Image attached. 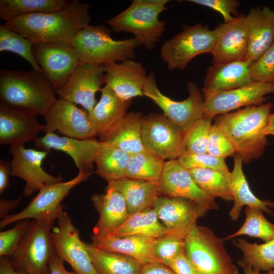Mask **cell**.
<instances>
[{
  "instance_id": "22",
  "label": "cell",
  "mask_w": 274,
  "mask_h": 274,
  "mask_svg": "<svg viewBox=\"0 0 274 274\" xmlns=\"http://www.w3.org/2000/svg\"><path fill=\"white\" fill-rule=\"evenodd\" d=\"M40 150L50 153L51 149L67 154L74 160L79 170L92 172L96 156L102 143L95 139L81 140L60 136L54 132H47L33 141Z\"/></svg>"
},
{
  "instance_id": "17",
  "label": "cell",
  "mask_w": 274,
  "mask_h": 274,
  "mask_svg": "<svg viewBox=\"0 0 274 274\" xmlns=\"http://www.w3.org/2000/svg\"><path fill=\"white\" fill-rule=\"evenodd\" d=\"M152 208L168 233L185 237L197 224V219L208 211L202 205L191 199L164 196L158 197Z\"/></svg>"
},
{
  "instance_id": "15",
  "label": "cell",
  "mask_w": 274,
  "mask_h": 274,
  "mask_svg": "<svg viewBox=\"0 0 274 274\" xmlns=\"http://www.w3.org/2000/svg\"><path fill=\"white\" fill-rule=\"evenodd\" d=\"M9 152L13 156L11 161L10 176L23 179L25 184L24 195L28 196L46 185L62 182L63 177H54L45 172L42 167L48 152L24 146L10 147Z\"/></svg>"
},
{
  "instance_id": "45",
  "label": "cell",
  "mask_w": 274,
  "mask_h": 274,
  "mask_svg": "<svg viewBox=\"0 0 274 274\" xmlns=\"http://www.w3.org/2000/svg\"><path fill=\"white\" fill-rule=\"evenodd\" d=\"M30 221L22 220L15 223L14 227L0 232V257H10L27 232Z\"/></svg>"
},
{
  "instance_id": "53",
  "label": "cell",
  "mask_w": 274,
  "mask_h": 274,
  "mask_svg": "<svg viewBox=\"0 0 274 274\" xmlns=\"http://www.w3.org/2000/svg\"><path fill=\"white\" fill-rule=\"evenodd\" d=\"M0 274H28L23 271L16 270L12 266L9 257H0Z\"/></svg>"
},
{
  "instance_id": "28",
  "label": "cell",
  "mask_w": 274,
  "mask_h": 274,
  "mask_svg": "<svg viewBox=\"0 0 274 274\" xmlns=\"http://www.w3.org/2000/svg\"><path fill=\"white\" fill-rule=\"evenodd\" d=\"M248 59L213 64L206 74L202 88L214 91H225L245 86L252 82Z\"/></svg>"
},
{
  "instance_id": "6",
  "label": "cell",
  "mask_w": 274,
  "mask_h": 274,
  "mask_svg": "<svg viewBox=\"0 0 274 274\" xmlns=\"http://www.w3.org/2000/svg\"><path fill=\"white\" fill-rule=\"evenodd\" d=\"M225 241L209 227L195 225L185 238L184 253L196 274H239Z\"/></svg>"
},
{
  "instance_id": "25",
  "label": "cell",
  "mask_w": 274,
  "mask_h": 274,
  "mask_svg": "<svg viewBox=\"0 0 274 274\" xmlns=\"http://www.w3.org/2000/svg\"><path fill=\"white\" fill-rule=\"evenodd\" d=\"M245 18L249 36L246 59L254 62L274 43V10L268 6L252 8Z\"/></svg>"
},
{
  "instance_id": "36",
  "label": "cell",
  "mask_w": 274,
  "mask_h": 274,
  "mask_svg": "<svg viewBox=\"0 0 274 274\" xmlns=\"http://www.w3.org/2000/svg\"><path fill=\"white\" fill-rule=\"evenodd\" d=\"M188 170L197 186L207 195L214 198L219 197L227 201L233 200L228 180L229 170L208 168Z\"/></svg>"
},
{
  "instance_id": "9",
  "label": "cell",
  "mask_w": 274,
  "mask_h": 274,
  "mask_svg": "<svg viewBox=\"0 0 274 274\" xmlns=\"http://www.w3.org/2000/svg\"><path fill=\"white\" fill-rule=\"evenodd\" d=\"M188 97L175 101L163 94L159 89L154 72L148 76L143 87V94L150 98L163 112V114L178 125L185 133L197 120L203 117L204 97L196 84H187Z\"/></svg>"
},
{
  "instance_id": "30",
  "label": "cell",
  "mask_w": 274,
  "mask_h": 274,
  "mask_svg": "<svg viewBox=\"0 0 274 274\" xmlns=\"http://www.w3.org/2000/svg\"><path fill=\"white\" fill-rule=\"evenodd\" d=\"M106 188L116 190L122 195L129 214L152 208L160 196L158 183L126 177L108 182Z\"/></svg>"
},
{
  "instance_id": "47",
  "label": "cell",
  "mask_w": 274,
  "mask_h": 274,
  "mask_svg": "<svg viewBox=\"0 0 274 274\" xmlns=\"http://www.w3.org/2000/svg\"><path fill=\"white\" fill-rule=\"evenodd\" d=\"M188 2L211 8L219 12L224 22H228L237 17L236 9L240 3L236 0H189Z\"/></svg>"
},
{
  "instance_id": "5",
  "label": "cell",
  "mask_w": 274,
  "mask_h": 274,
  "mask_svg": "<svg viewBox=\"0 0 274 274\" xmlns=\"http://www.w3.org/2000/svg\"><path fill=\"white\" fill-rule=\"evenodd\" d=\"M168 0H133L130 5L107 22L114 32L132 33L142 45L153 50L165 30L159 15L167 9Z\"/></svg>"
},
{
  "instance_id": "39",
  "label": "cell",
  "mask_w": 274,
  "mask_h": 274,
  "mask_svg": "<svg viewBox=\"0 0 274 274\" xmlns=\"http://www.w3.org/2000/svg\"><path fill=\"white\" fill-rule=\"evenodd\" d=\"M245 214V220L240 228L223 238L224 241L241 235L258 238L264 242L274 239V224L266 219L261 210L246 207Z\"/></svg>"
},
{
  "instance_id": "14",
  "label": "cell",
  "mask_w": 274,
  "mask_h": 274,
  "mask_svg": "<svg viewBox=\"0 0 274 274\" xmlns=\"http://www.w3.org/2000/svg\"><path fill=\"white\" fill-rule=\"evenodd\" d=\"M35 58L55 91L60 88L81 63L69 43H48L34 44Z\"/></svg>"
},
{
  "instance_id": "21",
  "label": "cell",
  "mask_w": 274,
  "mask_h": 274,
  "mask_svg": "<svg viewBox=\"0 0 274 274\" xmlns=\"http://www.w3.org/2000/svg\"><path fill=\"white\" fill-rule=\"evenodd\" d=\"M104 81L121 99L129 101L143 96L148 75L143 65L132 59L104 65Z\"/></svg>"
},
{
  "instance_id": "46",
  "label": "cell",
  "mask_w": 274,
  "mask_h": 274,
  "mask_svg": "<svg viewBox=\"0 0 274 274\" xmlns=\"http://www.w3.org/2000/svg\"><path fill=\"white\" fill-rule=\"evenodd\" d=\"M207 153L221 158L234 156L235 149L229 140L215 124H213L209 135Z\"/></svg>"
},
{
  "instance_id": "51",
  "label": "cell",
  "mask_w": 274,
  "mask_h": 274,
  "mask_svg": "<svg viewBox=\"0 0 274 274\" xmlns=\"http://www.w3.org/2000/svg\"><path fill=\"white\" fill-rule=\"evenodd\" d=\"M10 163L0 160V194L9 186V178L10 175Z\"/></svg>"
},
{
  "instance_id": "32",
  "label": "cell",
  "mask_w": 274,
  "mask_h": 274,
  "mask_svg": "<svg viewBox=\"0 0 274 274\" xmlns=\"http://www.w3.org/2000/svg\"><path fill=\"white\" fill-rule=\"evenodd\" d=\"M85 245L98 274H139L142 264L134 258L100 250L92 243Z\"/></svg>"
},
{
  "instance_id": "50",
  "label": "cell",
  "mask_w": 274,
  "mask_h": 274,
  "mask_svg": "<svg viewBox=\"0 0 274 274\" xmlns=\"http://www.w3.org/2000/svg\"><path fill=\"white\" fill-rule=\"evenodd\" d=\"M64 261L55 252L51 257L49 266L50 274H77L75 271H70L65 268Z\"/></svg>"
},
{
  "instance_id": "35",
  "label": "cell",
  "mask_w": 274,
  "mask_h": 274,
  "mask_svg": "<svg viewBox=\"0 0 274 274\" xmlns=\"http://www.w3.org/2000/svg\"><path fill=\"white\" fill-rule=\"evenodd\" d=\"M66 0H0V19L6 22L36 13H50L62 9Z\"/></svg>"
},
{
  "instance_id": "26",
  "label": "cell",
  "mask_w": 274,
  "mask_h": 274,
  "mask_svg": "<svg viewBox=\"0 0 274 274\" xmlns=\"http://www.w3.org/2000/svg\"><path fill=\"white\" fill-rule=\"evenodd\" d=\"M142 118L140 113H126L101 132L98 135L99 141L130 155L148 151L144 147L141 139Z\"/></svg>"
},
{
  "instance_id": "31",
  "label": "cell",
  "mask_w": 274,
  "mask_h": 274,
  "mask_svg": "<svg viewBox=\"0 0 274 274\" xmlns=\"http://www.w3.org/2000/svg\"><path fill=\"white\" fill-rule=\"evenodd\" d=\"M100 91L99 100L91 111L87 112L88 120L96 135L124 116L131 101L121 99L107 85Z\"/></svg>"
},
{
  "instance_id": "54",
  "label": "cell",
  "mask_w": 274,
  "mask_h": 274,
  "mask_svg": "<svg viewBox=\"0 0 274 274\" xmlns=\"http://www.w3.org/2000/svg\"><path fill=\"white\" fill-rule=\"evenodd\" d=\"M237 263L238 265L243 269L245 274H274V270L262 273L260 271L253 269L249 264L244 263L240 260Z\"/></svg>"
},
{
  "instance_id": "29",
  "label": "cell",
  "mask_w": 274,
  "mask_h": 274,
  "mask_svg": "<svg viewBox=\"0 0 274 274\" xmlns=\"http://www.w3.org/2000/svg\"><path fill=\"white\" fill-rule=\"evenodd\" d=\"M233 167L228 176L234 201L229 212L231 220L235 221L238 219L244 206L257 208L269 215H273V212L271 208H274V202L261 200L253 194L243 172V160L236 154L233 156Z\"/></svg>"
},
{
  "instance_id": "20",
  "label": "cell",
  "mask_w": 274,
  "mask_h": 274,
  "mask_svg": "<svg viewBox=\"0 0 274 274\" xmlns=\"http://www.w3.org/2000/svg\"><path fill=\"white\" fill-rule=\"evenodd\" d=\"M44 117L45 133L57 131L65 136L81 140L97 136L88 120L87 112L69 101L57 99Z\"/></svg>"
},
{
  "instance_id": "10",
  "label": "cell",
  "mask_w": 274,
  "mask_h": 274,
  "mask_svg": "<svg viewBox=\"0 0 274 274\" xmlns=\"http://www.w3.org/2000/svg\"><path fill=\"white\" fill-rule=\"evenodd\" d=\"M92 174L79 170L77 176L70 181L43 187L23 210L1 219L0 228L25 219L57 220L64 211L65 206L61 204L64 198L73 188L87 180Z\"/></svg>"
},
{
  "instance_id": "41",
  "label": "cell",
  "mask_w": 274,
  "mask_h": 274,
  "mask_svg": "<svg viewBox=\"0 0 274 274\" xmlns=\"http://www.w3.org/2000/svg\"><path fill=\"white\" fill-rule=\"evenodd\" d=\"M213 118L202 117L195 122L184 133V144L186 152L207 153V147Z\"/></svg>"
},
{
  "instance_id": "43",
  "label": "cell",
  "mask_w": 274,
  "mask_h": 274,
  "mask_svg": "<svg viewBox=\"0 0 274 274\" xmlns=\"http://www.w3.org/2000/svg\"><path fill=\"white\" fill-rule=\"evenodd\" d=\"M177 160L184 167L187 169L208 168L228 170L225 159L214 156L208 153H194L186 152Z\"/></svg>"
},
{
  "instance_id": "4",
  "label": "cell",
  "mask_w": 274,
  "mask_h": 274,
  "mask_svg": "<svg viewBox=\"0 0 274 274\" xmlns=\"http://www.w3.org/2000/svg\"><path fill=\"white\" fill-rule=\"evenodd\" d=\"M110 30L102 25H87L79 30L70 44L81 63L105 65L135 58V49L142 46L134 38L114 40Z\"/></svg>"
},
{
  "instance_id": "11",
  "label": "cell",
  "mask_w": 274,
  "mask_h": 274,
  "mask_svg": "<svg viewBox=\"0 0 274 274\" xmlns=\"http://www.w3.org/2000/svg\"><path fill=\"white\" fill-rule=\"evenodd\" d=\"M184 133L163 114L142 118L141 139L145 149L165 159H177L186 152Z\"/></svg>"
},
{
  "instance_id": "3",
  "label": "cell",
  "mask_w": 274,
  "mask_h": 274,
  "mask_svg": "<svg viewBox=\"0 0 274 274\" xmlns=\"http://www.w3.org/2000/svg\"><path fill=\"white\" fill-rule=\"evenodd\" d=\"M273 105L268 102L218 115L214 123L229 140L235 152L248 163L259 158L267 145L264 131Z\"/></svg>"
},
{
  "instance_id": "48",
  "label": "cell",
  "mask_w": 274,
  "mask_h": 274,
  "mask_svg": "<svg viewBox=\"0 0 274 274\" xmlns=\"http://www.w3.org/2000/svg\"><path fill=\"white\" fill-rule=\"evenodd\" d=\"M167 266L176 274H196L184 250L173 259Z\"/></svg>"
},
{
  "instance_id": "13",
  "label": "cell",
  "mask_w": 274,
  "mask_h": 274,
  "mask_svg": "<svg viewBox=\"0 0 274 274\" xmlns=\"http://www.w3.org/2000/svg\"><path fill=\"white\" fill-rule=\"evenodd\" d=\"M57 225L51 232L56 253L67 262L77 274H98L95 269L85 243L80 238V231L70 216L63 211L57 219Z\"/></svg>"
},
{
  "instance_id": "19",
  "label": "cell",
  "mask_w": 274,
  "mask_h": 274,
  "mask_svg": "<svg viewBox=\"0 0 274 274\" xmlns=\"http://www.w3.org/2000/svg\"><path fill=\"white\" fill-rule=\"evenodd\" d=\"M213 31L215 41L211 52L213 64L246 59L249 36L245 15H239L231 21L219 24Z\"/></svg>"
},
{
  "instance_id": "37",
  "label": "cell",
  "mask_w": 274,
  "mask_h": 274,
  "mask_svg": "<svg viewBox=\"0 0 274 274\" xmlns=\"http://www.w3.org/2000/svg\"><path fill=\"white\" fill-rule=\"evenodd\" d=\"M165 162L161 157L149 151L130 155L125 177L158 183Z\"/></svg>"
},
{
  "instance_id": "55",
  "label": "cell",
  "mask_w": 274,
  "mask_h": 274,
  "mask_svg": "<svg viewBox=\"0 0 274 274\" xmlns=\"http://www.w3.org/2000/svg\"><path fill=\"white\" fill-rule=\"evenodd\" d=\"M264 133L266 136L274 135V114H271L269 116Z\"/></svg>"
},
{
  "instance_id": "38",
  "label": "cell",
  "mask_w": 274,
  "mask_h": 274,
  "mask_svg": "<svg viewBox=\"0 0 274 274\" xmlns=\"http://www.w3.org/2000/svg\"><path fill=\"white\" fill-rule=\"evenodd\" d=\"M232 242L243 253L240 260L253 269L266 272L274 270V239L262 244L251 243L242 238L234 239Z\"/></svg>"
},
{
  "instance_id": "23",
  "label": "cell",
  "mask_w": 274,
  "mask_h": 274,
  "mask_svg": "<svg viewBox=\"0 0 274 274\" xmlns=\"http://www.w3.org/2000/svg\"><path fill=\"white\" fill-rule=\"evenodd\" d=\"M45 126L37 116L28 115L0 105V144L10 147L24 146L34 141Z\"/></svg>"
},
{
  "instance_id": "52",
  "label": "cell",
  "mask_w": 274,
  "mask_h": 274,
  "mask_svg": "<svg viewBox=\"0 0 274 274\" xmlns=\"http://www.w3.org/2000/svg\"><path fill=\"white\" fill-rule=\"evenodd\" d=\"M22 196L19 197L17 199H6L5 198H1L0 199V218L1 219L8 216V213L16 208L20 203L22 200Z\"/></svg>"
},
{
  "instance_id": "8",
  "label": "cell",
  "mask_w": 274,
  "mask_h": 274,
  "mask_svg": "<svg viewBox=\"0 0 274 274\" xmlns=\"http://www.w3.org/2000/svg\"><path fill=\"white\" fill-rule=\"evenodd\" d=\"M213 30L201 22L183 25V30L165 41L161 46L160 56L169 70H184L195 56L211 53L214 44Z\"/></svg>"
},
{
  "instance_id": "16",
  "label": "cell",
  "mask_w": 274,
  "mask_h": 274,
  "mask_svg": "<svg viewBox=\"0 0 274 274\" xmlns=\"http://www.w3.org/2000/svg\"><path fill=\"white\" fill-rule=\"evenodd\" d=\"M104 73V65L80 63L55 93L59 99L80 105L90 112L97 102L95 94L105 83Z\"/></svg>"
},
{
  "instance_id": "2",
  "label": "cell",
  "mask_w": 274,
  "mask_h": 274,
  "mask_svg": "<svg viewBox=\"0 0 274 274\" xmlns=\"http://www.w3.org/2000/svg\"><path fill=\"white\" fill-rule=\"evenodd\" d=\"M43 72L1 70L0 105L24 114L45 116L57 100Z\"/></svg>"
},
{
  "instance_id": "42",
  "label": "cell",
  "mask_w": 274,
  "mask_h": 274,
  "mask_svg": "<svg viewBox=\"0 0 274 274\" xmlns=\"http://www.w3.org/2000/svg\"><path fill=\"white\" fill-rule=\"evenodd\" d=\"M185 238L177 234L167 233L156 238L154 253L157 259L167 266L173 259L184 251Z\"/></svg>"
},
{
  "instance_id": "12",
  "label": "cell",
  "mask_w": 274,
  "mask_h": 274,
  "mask_svg": "<svg viewBox=\"0 0 274 274\" xmlns=\"http://www.w3.org/2000/svg\"><path fill=\"white\" fill-rule=\"evenodd\" d=\"M203 117H215L250 106L262 104L265 96L274 93V84L252 82L238 88L214 91L202 88Z\"/></svg>"
},
{
  "instance_id": "1",
  "label": "cell",
  "mask_w": 274,
  "mask_h": 274,
  "mask_svg": "<svg viewBox=\"0 0 274 274\" xmlns=\"http://www.w3.org/2000/svg\"><path fill=\"white\" fill-rule=\"evenodd\" d=\"M90 4L72 0L60 10L18 17L5 23L8 28L29 40L33 45L69 43L75 35L89 24Z\"/></svg>"
},
{
  "instance_id": "24",
  "label": "cell",
  "mask_w": 274,
  "mask_h": 274,
  "mask_svg": "<svg viewBox=\"0 0 274 274\" xmlns=\"http://www.w3.org/2000/svg\"><path fill=\"white\" fill-rule=\"evenodd\" d=\"M91 200L99 215L93 228L94 235L105 236L112 234L129 215L123 196L116 190L106 188L104 193L93 195Z\"/></svg>"
},
{
  "instance_id": "34",
  "label": "cell",
  "mask_w": 274,
  "mask_h": 274,
  "mask_svg": "<svg viewBox=\"0 0 274 274\" xmlns=\"http://www.w3.org/2000/svg\"><path fill=\"white\" fill-rule=\"evenodd\" d=\"M130 156L118 148L102 143L95 159V173L107 182L123 178L125 177Z\"/></svg>"
},
{
  "instance_id": "27",
  "label": "cell",
  "mask_w": 274,
  "mask_h": 274,
  "mask_svg": "<svg viewBox=\"0 0 274 274\" xmlns=\"http://www.w3.org/2000/svg\"><path fill=\"white\" fill-rule=\"evenodd\" d=\"M155 239L141 235L91 236L92 243L97 248L131 257L142 264L160 262L154 253Z\"/></svg>"
},
{
  "instance_id": "40",
  "label": "cell",
  "mask_w": 274,
  "mask_h": 274,
  "mask_svg": "<svg viewBox=\"0 0 274 274\" xmlns=\"http://www.w3.org/2000/svg\"><path fill=\"white\" fill-rule=\"evenodd\" d=\"M33 45L29 40L5 24L0 25V52L16 53L28 61L33 70L43 72L34 56Z\"/></svg>"
},
{
  "instance_id": "33",
  "label": "cell",
  "mask_w": 274,
  "mask_h": 274,
  "mask_svg": "<svg viewBox=\"0 0 274 274\" xmlns=\"http://www.w3.org/2000/svg\"><path fill=\"white\" fill-rule=\"evenodd\" d=\"M168 233L153 208L129 214L112 234L117 236L141 235L157 238Z\"/></svg>"
},
{
  "instance_id": "44",
  "label": "cell",
  "mask_w": 274,
  "mask_h": 274,
  "mask_svg": "<svg viewBox=\"0 0 274 274\" xmlns=\"http://www.w3.org/2000/svg\"><path fill=\"white\" fill-rule=\"evenodd\" d=\"M253 82L274 84V43L250 67Z\"/></svg>"
},
{
  "instance_id": "18",
  "label": "cell",
  "mask_w": 274,
  "mask_h": 274,
  "mask_svg": "<svg viewBox=\"0 0 274 274\" xmlns=\"http://www.w3.org/2000/svg\"><path fill=\"white\" fill-rule=\"evenodd\" d=\"M158 187L160 196L191 199L202 205L208 211L219 209L215 198L208 196L200 189L189 170L177 159L165 162Z\"/></svg>"
},
{
  "instance_id": "49",
  "label": "cell",
  "mask_w": 274,
  "mask_h": 274,
  "mask_svg": "<svg viewBox=\"0 0 274 274\" xmlns=\"http://www.w3.org/2000/svg\"><path fill=\"white\" fill-rule=\"evenodd\" d=\"M139 274H176L169 267L158 262L142 264Z\"/></svg>"
},
{
  "instance_id": "7",
  "label": "cell",
  "mask_w": 274,
  "mask_h": 274,
  "mask_svg": "<svg viewBox=\"0 0 274 274\" xmlns=\"http://www.w3.org/2000/svg\"><path fill=\"white\" fill-rule=\"evenodd\" d=\"M55 220L30 221L27 232L9 257L15 269L28 274H50L49 262L55 252L51 237Z\"/></svg>"
}]
</instances>
